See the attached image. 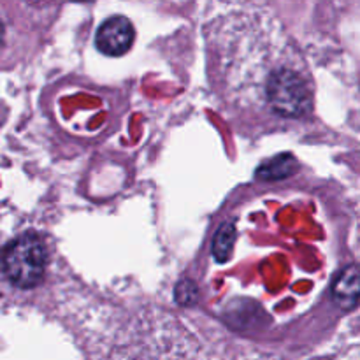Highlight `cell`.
Instances as JSON below:
<instances>
[{"label": "cell", "mask_w": 360, "mask_h": 360, "mask_svg": "<svg viewBox=\"0 0 360 360\" xmlns=\"http://www.w3.org/2000/svg\"><path fill=\"white\" fill-rule=\"evenodd\" d=\"M4 23H2V20H0V44H2V41H4Z\"/></svg>", "instance_id": "5b68a950"}, {"label": "cell", "mask_w": 360, "mask_h": 360, "mask_svg": "<svg viewBox=\"0 0 360 360\" xmlns=\"http://www.w3.org/2000/svg\"><path fill=\"white\" fill-rule=\"evenodd\" d=\"M48 255L41 239L25 234L11 241L2 252V271L18 288H32L44 278Z\"/></svg>", "instance_id": "6da1fadb"}, {"label": "cell", "mask_w": 360, "mask_h": 360, "mask_svg": "<svg viewBox=\"0 0 360 360\" xmlns=\"http://www.w3.org/2000/svg\"><path fill=\"white\" fill-rule=\"evenodd\" d=\"M136 30L125 16H111L98 27L95 46L108 56H122L132 48Z\"/></svg>", "instance_id": "7a4b0ae2"}, {"label": "cell", "mask_w": 360, "mask_h": 360, "mask_svg": "<svg viewBox=\"0 0 360 360\" xmlns=\"http://www.w3.org/2000/svg\"><path fill=\"white\" fill-rule=\"evenodd\" d=\"M333 301L341 309H354L360 301V267L352 264L336 276L333 283Z\"/></svg>", "instance_id": "3957f363"}, {"label": "cell", "mask_w": 360, "mask_h": 360, "mask_svg": "<svg viewBox=\"0 0 360 360\" xmlns=\"http://www.w3.org/2000/svg\"><path fill=\"white\" fill-rule=\"evenodd\" d=\"M234 239H236L234 225L231 224L221 225L217 238H214V245H213V252H214V257H217V260L225 262V260L231 257L232 246H234Z\"/></svg>", "instance_id": "277c9868"}]
</instances>
